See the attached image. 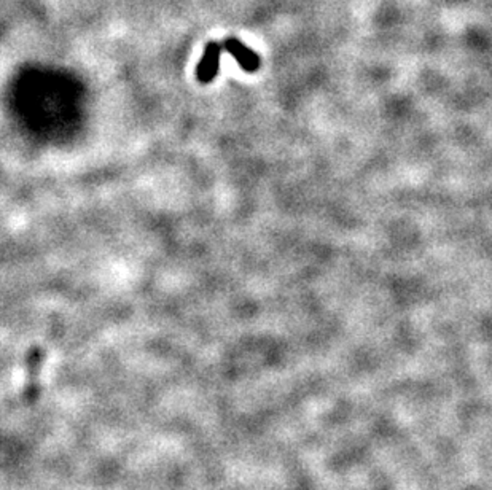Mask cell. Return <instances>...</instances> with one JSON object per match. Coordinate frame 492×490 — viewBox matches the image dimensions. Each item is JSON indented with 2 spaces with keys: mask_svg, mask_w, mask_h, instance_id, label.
Here are the masks:
<instances>
[{
  "mask_svg": "<svg viewBox=\"0 0 492 490\" xmlns=\"http://www.w3.org/2000/svg\"><path fill=\"white\" fill-rule=\"evenodd\" d=\"M221 58V45L217 42H209L204 48L203 58L197 67V78L201 83H211L219 75Z\"/></svg>",
  "mask_w": 492,
  "mask_h": 490,
  "instance_id": "cell-2",
  "label": "cell"
},
{
  "mask_svg": "<svg viewBox=\"0 0 492 490\" xmlns=\"http://www.w3.org/2000/svg\"><path fill=\"white\" fill-rule=\"evenodd\" d=\"M224 48L236 59V63L239 64L242 70H246L248 73L258 70L260 56L253 50H251L248 46L242 43L241 40H238L236 37L225 38Z\"/></svg>",
  "mask_w": 492,
  "mask_h": 490,
  "instance_id": "cell-3",
  "label": "cell"
},
{
  "mask_svg": "<svg viewBox=\"0 0 492 490\" xmlns=\"http://www.w3.org/2000/svg\"><path fill=\"white\" fill-rule=\"evenodd\" d=\"M45 360L42 347H32L26 355V382L23 388V400L26 405H36L40 397V371Z\"/></svg>",
  "mask_w": 492,
  "mask_h": 490,
  "instance_id": "cell-1",
  "label": "cell"
}]
</instances>
